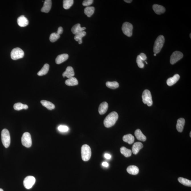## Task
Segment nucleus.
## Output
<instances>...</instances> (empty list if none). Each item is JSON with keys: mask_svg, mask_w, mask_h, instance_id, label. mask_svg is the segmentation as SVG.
I'll list each match as a JSON object with an SVG mask.
<instances>
[{"mask_svg": "<svg viewBox=\"0 0 191 191\" xmlns=\"http://www.w3.org/2000/svg\"><path fill=\"white\" fill-rule=\"evenodd\" d=\"M118 115L115 111H113L106 117L104 120V124L105 127H112L115 124L118 119Z\"/></svg>", "mask_w": 191, "mask_h": 191, "instance_id": "obj_1", "label": "nucleus"}, {"mask_svg": "<svg viewBox=\"0 0 191 191\" xmlns=\"http://www.w3.org/2000/svg\"><path fill=\"white\" fill-rule=\"evenodd\" d=\"M164 38L162 35H160L156 40L154 43L153 51L155 54L159 53L164 43Z\"/></svg>", "mask_w": 191, "mask_h": 191, "instance_id": "obj_2", "label": "nucleus"}, {"mask_svg": "<svg viewBox=\"0 0 191 191\" xmlns=\"http://www.w3.org/2000/svg\"><path fill=\"white\" fill-rule=\"evenodd\" d=\"M81 154L83 161L89 160L92 155V151L90 147L87 145H83L82 147Z\"/></svg>", "mask_w": 191, "mask_h": 191, "instance_id": "obj_3", "label": "nucleus"}, {"mask_svg": "<svg viewBox=\"0 0 191 191\" xmlns=\"http://www.w3.org/2000/svg\"><path fill=\"white\" fill-rule=\"evenodd\" d=\"M2 142L4 147L8 148L10 144V136L9 131L7 129H4L1 133Z\"/></svg>", "mask_w": 191, "mask_h": 191, "instance_id": "obj_4", "label": "nucleus"}, {"mask_svg": "<svg viewBox=\"0 0 191 191\" xmlns=\"http://www.w3.org/2000/svg\"><path fill=\"white\" fill-rule=\"evenodd\" d=\"M142 98L144 104H147L149 107L152 105V96L150 91L147 89L144 90L142 94Z\"/></svg>", "mask_w": 191, "mask_h": 191, "instance_id": "obj_5", "label": "nucleus"}, {"mask_svg": "<svg viewBox=\"0 0 191 191\" xmlns=\"http://www.w3.org/2000/svg\"><path fill=\"white\" fill-rule=\"evenodd\" d=\"M24 56V51L19 48H14L11 52V58L13 60H16L21 58Z\"/></svg>", "mask_w": 191, "mask_h": 191, "instance_id": "obj_6", "label": "nucleus"}, {"mask_svg": "<svg viewBox=\"0 0 191 191\" xmlns=\"http://www.w3.org/2000/svg\"><path fill=\"white\" fill-rule=\"evenodd\" d=\"M22 144L27 148H29L31 146L32 141L31 136L30 133L26 132L23 134L21 138Z\"/></svg>", "mask_w": 191, "mask_h": 191, "instance_id": "obj_7", "label": "nucleus"}, {"mask_svg": "<svg viewBox=\"0 0 191 191\" xmlns=\"http://www.w3.org/2000/svg\"><path fill=\"white\" fill-rule=\"evenodd\" d=\"M133 25L128 22H125L123 23L122 27V30L123 33L128 37H131L133 35Z\"/></svg>", "mask_w": 191, "mask_h": 191, "instance_id": "obj_8", "label": "nucleus"}, {"mask_svg": "<svg viewBox=\"0 0 191 191\" xmlns=\"http://www.w3.org/2000/svg\"><path fill=\"white\" fill-rule=\"evenodd\" d=\"M36 182V179L33 176H28L26 177L23 181V185L27 189H30L32 187Z\"/></svg>", "mask_w": 191, "mask_h": 191, "instance_id": "obj_9", "label": "nucleus"}, {"mask_svg": "<svg viewBox=\"0 0 191 191\" xmlns=\"http://www.w3.org/2000/svg\"><path fill=\"white\" fill-rule=\"evenodd\" d=\"M183 56V54L181 52L179 51H174L170 57V63L171 64H174L181 59Z\"/></svg>", "mask_w": 191, "mask_h": 191, "instance_id": "obj_10", "label": "nucleus"}, {"mask_svg": "<svg viewBox=\"0 0 191 191\" xmlns=\"http://www.w3.org/2000/svg\"><path fill=\"white\" fill-rule=\"evenodd\" d=\"M17 23L20 27H25L29 24V21L24 15L21 16L17 20Z\"/></svg>", "mask_w": 191, "mask_h": 191, "instance_id": "obj_11", "label": "nucleus"}, {"mask_svg": "<svg viewBox=\"0 0 191 191\" xmlns=\"http://www.w3.org/2000/svg\"><path fill=\"white\" fill-rule=\"evenodd\" d=\"M52 6V1L51 0H46L44 3L43 7L41 10L42 12L48 13L50 10Z\"/></svg>", "mask_w": 191, "mask_h": 191, "instance_id": "obj_12", "label": "nucleus"}, {"mask_svg": "<svg viewBox=\"0 0 191 191\" xmlns=\"http://www.w3.org/2000/svg\"><path fill=\"white\" fill-rule=\"evenodd\" d=\"M75 73L74 70L71 66H68L66 69V71L63 73L62 76L64 78L66 77L68 78L73 77Z\"/></svg>", "mask_w": 191, "mask_h": 191, "instance_id": "obj_13", "label": "nucleus"}, {"mask_svg": "<svg viewBox=\"0 0 191 191\" xmlns=\"http://www.w3.org/2000/svg\"><path fill=\"white\" fill-rule=\"evenodd\" d=\"M153 9L156 14L158 15L163 14L166 11L164 7L158 4H155L153 5Z\"/></svg>", "mask_w": 191, "mask_h": 191, "instance_id": "obj_14", "label": "nucleus"}, {"mask_svg": "<svg viewBox=\"0 0 191 191\" xmlns=\"http://www.w3.org/2000/svg\"><path fill=\"white\" fill-rule=\"evenodd\" d=\"M143 147V145L142 143L140 142H136L133 144L132 147V152L134 154L136 155Z\"/></svg>", "mask_w": 191, "mask_h": 191, "instance_id": "obj_15", "label": "nucleus"}, {"mask_svg": "<svg viewBox=\"0 0 191 191\" xmlns=\"http://www.w3.org/2000/svg\"><path fill=\"white\" fill-rule=\"evenodd\" d=\"M69 55L68 54H64L59 55L56 59V63L57 64H60L64 62L68 59Z\"/></svg>", "mask_w": 191, "mask_h": 191, "instance_id": "obj_16", "label": "nucleus"}, {"mask_svg": "<svg viewBox=\"0 0 191 191\" xmlns=\"http://www.w3.org/2000/svg\"><path fill=\"white\" fill-rule=\"evenodd\" d=\"M180 78V76L178 74L174 75L173 77L167 79V84L168 86H171L178 81Z\"/></svg>", "mask_w": 191, "mask_h": 191, "instance_id": "obj_17", "label": "nucleus"}, {"mask_svg": "<svg viewBox=\"0 0 191 191\" xmlns=\"http://www.w3.org/2000/svg\"><path fill=\"white\" fill-rule=\"evenodd\" d=\"M185 123V120L183 118H180L177 120L176 129L178 131L182 133L183 130Z\"/></svg>", "mask_w": 191, "mask_h": 191, "instance_id": "obj_18", "label": "nucleus"}, {"mask_svg": "<svg viewBox=\"0 0 191 191\" xmlns=\"http://www.w3.org/2000/svg\"><path fill=\"white\" fill-rule=\"evenodd\" d=\"M86 29V28L85 27H81L80 24L79 23H78V24L75 25L72 28L71 31L73 34L76 35L80 32L84 31Z\"/></svg>", "mask_w": 191, "mask_h": 191, "instance_id": "obj_19", "label": "nucleus"}, {"mask_svg": "<svg viewBox=\"0 0 191 191\" xmlns=\"http://www.w3.org/2000/svg\"><path fill=\"white\" fill-rule=\"evenodd\" d=\"M108 105L107 102H104L100 105L98 108V112L100 115L105 114L108 110Z\"/></svg>", "mask_w": 191, "mask_h": 191, "instance_id": "obj_20", "label": "nucleus"}, {"mask_svg": "<svg viewBox=\"0 0 191 191\" xmlns=\"http://www.w3.org/2000/svg\"><path fill=\"white\" fill-rule=\"evenodd\" d=\"M135 134L138 140L143 142L146 140V136L142 133L140 129H138L135 131Z\"/></svg>", "mask_w": 191, "mask_h": 191, "instance_id": "obj_21", "label": "nucleus"}, {"mask_svg": "<svg viewBox=\"0 0 191 191\" xmlns=\"http://www.w3.org/2000/svg\"><path fill=\"white\" fill-rule=\"evenodd\" d=\"M127 172L131 174L136 175L139 173V168L136 166L131 165L129 166L127 168Z\"/></svg>", "mask_w": 191, "mask_h": 191, "instance_id": "obj_22", "label": "nucleus"}, {"mask_svg": "<svg viewBox=\"0 0 191 191\" xmlns=\"http://www.w3.org/2000/svg\"><path fill=\"white\" fill-rule=\"evenodd\" d=\"M65 84L69 86H75L78 84V82L76 78L72 77L66 80Z\"/></svg>", "mask_w": 191, "mask_h": 191, "instance_id": "obj_23", "label": "nucleus"}, {"mask_svg": "<svg viewBox=\"0 0 191 191\" xmlns=\"http://www.w3.org/2000/svg\"><path fill=\"white\" fill-rule=\"evenodd\" d=\"M123 139L124 142H127L130 145L133 144L135 140L134 137L131 134L124 135Z\"/></svg>", "mask_w": 191, "mask_h": 191, "instance_id": "obj_24", "label": "nucleus"}, {"mask_svg": "<svg viewBox=\"0 0 191 191\" xmlns=\"http://www.w3.org/2000/svg\"><path fill=\"white\" fill-rule=\"evenodd\" d=\"M49 64H45L41 70L38 73V75L42 76L47 74L49 70Z\"/></svg>", "mask_w": 191, "mask_h": 191, "instance_id": "obj_25", "label": "nucleus"}, {"mask_svg": "<svg viewBox=\"0 0 191 191\" xmlns=\"http://www.w3.org/2000/svg\"><path fill=\"white\" fill-rule=\"evenodd\" d=\"M40 102L43 106L46 107L48 110H52L55 108V105L54 104L49 101L42 100L40 101Z\"/></svg>", "mask_w": 191, "mask_h": 191, "instance_id": "obj_26", "label": "nucleus"}, {"mask_svg": "<svg viewBox=\"0 0 191 191\" xmlns=\"http://www.w3.org/2000/svg\"><path fill=\"white\" fill-rule=\"evenodd\" d=\"M86 32L84 31L80 32L77 34L75 35L74 36V39L75 40L78 42L79 44H82V38L84 36H86Z\"/></svg>", "mask_w": 191, "mask_h": 191, "instance_id": "obj_27", "label": "nucleus"}, {"mask_svg": "<svg viewBox=\"0 0 191 191\" xmlns=\"http://www.w3.org/2000/svg\"><path fill=\"white\" fill-rule=\"evenodd\" d=\"M95 9L92 7H88L85 9L84 11L85 14L88 17H91L94 13Z\"/></svg>", "mask_w": 191, "mask_h": 191, "instance_id": "obj_28", "label": "nucleus"}, {"mask_svg": "<svg viewBox=\"0 0 191 191\" xmlns=\"http://www.w3.org/2000/svg\"><path fill=\"white\" fill-rule=\"evenodd\" d=\"M120 151L122 154L127 158L131 155L132 151L130 149H127L124 147H122L120 148Z\"/></svg>", "mask_w": 191, "mask_h": 191, "instance_id": "obj_29", "label": "nucleus"}, {"mask_svg": "<svg viewBox=\"0 0 191 191\" xmlns=\"http://www.w3.org/2000/svg\"><path fill=\"white\" fill-rule=\"evenodd\" d=\"M14 108L16 111H20L23 109H27L28 108V106L26 105H24L21 103H17L14 104Z\"/></svg>", "mask_w": 191, "mask_h": 191, "instance_id": "obj_30", "label": "nucleus"}, {"mask_svg": "<svg viewBox=\"0 0 191 191\" xmlns=\"http://www.w3.org/2000/svg\"><path fill=\"white\" fill-rule=\"evenodd\" d=\"M73 0H64L63 1V7L65 9H68L73 5Z\"/></svg>", "mask_w": 191, "mask_h": 191, "instance_id": "obj_31", "label": "nucleus"}, {"mask_svg": "<svg viewBox=\"0 0 191 191\" xmlns=\"http://www.w3.org/2000/svg\"><path fill=\"white\" fill-rule=\"evenodd\" d=\"M178 180L180 183L185 186H190V187L191 186V181L190 180L184 178L183 177H179L178 179Z\"/></svg>", "mask_w": 191, "mask_h": 191, "instance_id": "obj_32", "label": "nucleus"}, {"mask_svg": "<svg viewBox=\"0 0 191 191\" xmlns=\"http://www.w3.org/2000/svg\"><path fill=\"white\" fill-rule=\"evenodd\" d=\"M106 86L110 89H114L119 87V84L117 82H107L106 83Z\"/></svg>", "mask_w": 191, "mask_h": 191, "instance_id": "obj_33", "label": "nucleus"}, {"mask_svg": "<svg viewBox=\"0 0 191 191\" xmlns=\"http://www.w3.org/2000/svg\"><path fill=\"white\" fill-rule=\"evenodd\" d=\"M60 35L57 33L51 34L50 36V40L51 42H54L56 41L60 38Z\"/></svg>", "mask_w": 191, "mask_h": 191, "instance_id": "obj_34", "label": "nucleus"}, {"mask_svg": "<svg viewBox=\"0 0 191 191\" xmlns=\"http://www.w3.org/2000/svg\"><path fill=\"white\" fill-rule=\"evenodd\" d=\"M143 60L141 58L139 55H138L136 59V62L137 63L138 66L140 68H143L144 67V64L143 62Z\"/></svg>", "mask_w": 191, "mask_h": 191, "instance_id": "obj_35", "label": "nucleus"}, {"mask_svg": "<svg viewBox=\"0 0 191 191\" xmlns=\"http://www.w3.org/2000/svg\"><path fill=\"white\" fill-rule=\"evenodd\" d=\"M58 130L59 131L62 132H66L69 130L68 127L67 126L64 125H60L58 126Z\"/></svg>", "mask_w": 191, "mask_h": 191, "instance_id": "obj_36", "label": "nucleus"}, {"mask_svg": "<svg viewBox=\"0 0 191 191\" xmlns=\"http://www.w3.org/2000/svg\"><path fill=\"white\" fill-rule=\"evenodd\" d=\"M93 0H85L83 1V5L84 6L88 7L93 3Z\"/></svg>", "mask_w": 191, "mask_h": 191, "instance_id": "obj_37", "label": "nucleus"}, {"mask_svg": "<svg viewBox=\"0 0 191 191\" xmlns=\"http://www.w3.org/2000/svg\"><path fill=\"white\" fill-rule=\"evenodd\" d=\"M139 56L143 61H145V60H146L147 57L145 54L143 53H141Z\"/></svg>", "mask_w": 191, "mask_h": 191, "instance_id": "obj_38", "label": "nucleus"}, {"mask_svg": "<svg viewBox=\"0 0 191 191\" xmlns=\"http://www.w3.org/2000/svg\"><path fill=\"white\" fill-rule=\"evenodd\" d=\"M63 29L62 27H59L58 29V30H57V33L60 35V34H62L63 33Z\"/></svg>", "mask_w": 191, "mask_h": 191, "instance_id": "obj_39", "label": "nucleus"}, {"mask_svg": "<svg viewBox=\"0 0 191 191\" xmlns=\"http://www.w3.org/2000/svg\"><path fill=\"white\" fill-rule=\"evenodd\" d=\"M104 156H105V158L106 159H111V155L109 154H105Z\"/></svg>", "mask_w": 191, "mask_h": 191, "instance_id": "obj_40", "label": "nucleus"}, {"mask_svg": "<svg viewBox=\"0 0 191 191\" xmlns=\"http://www.w3.org/2000/svg\"><path fill=\"white\" fill-rule=\"evenodd\" d=\"M102 165L103 166L105 167H108L109 166L108 163L106 162H103L102 164Z\"/></svg>", "mask_w": 191, "mask_h": 191, "instance_id": "obj_41", "label": "nucleus"}, {"mask_svg": "<svg viewBox=\"0 0 191 191\" xmlns=\"http://www.w3.org/2000/svg\"><path fill=\"white\" fill-rule=\"evenodd\" d=\"M124 1L126 3H131L133 1H132V0H124Z\"/></svg>", "mask_w": 191, "mask_h": 191, "instance_id": "obj_42", "label": "nucleus"}, {"mask_svg": "<svg viewBox=\"0 0 191 191\" xmlns=\"http://www.w3.org/2000/svg\"><path fill=\"white\" fill-rule=\"evenodd\" d=\"M0 191H4L2 189H0Z\"/></svg>", "mask_w": 191, "mask_h": 191, "instance_id": "obj_43", "label": "nucleus"}, {"mask_svg": "<svg viewBox=\"0 0 191 191\" xmlns=\"http://www.w3.org/2000/svg\"><path fill=\"white\" fill-rule=\"evenodd\" d=\"M154 56H156V54H154Z\"/></svg>", "mask_w": 191, "mask_h": 191, "instance_id": "obj_44", "label": "nucleus"}, {"mask_svg": "<svg viewBox=\"0 0 191 191\" xmlns=\"http://www.w3.org/2000/svg\"><path fill=\"white\" fill-rule=\"evenodd\" d=\"M191 132H190V137H191Z\"/></svg>", "mask_w": 191, "mask_h": 191, "instance_id": "obj_45", "label": "nucleus"}, {"mask_svg": "<svg viewBox=\"0 0 191 191\" xmlns=\"http://www.w3.org/2000/svg\"><path fill=\"white\" fill-rule=\"evenodd\" d=\"M190 38H191V34H190Z\"/></svg>", "mask_w": 191, "mask_h": 191, "instance_id": "obj_46", "label": "nucleus"}]
</instances>
